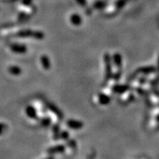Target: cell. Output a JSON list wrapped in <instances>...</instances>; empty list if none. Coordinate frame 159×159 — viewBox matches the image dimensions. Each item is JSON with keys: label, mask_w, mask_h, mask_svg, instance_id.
I'll return each mask as SVG.
<instances>
[{"label": "cell", "mask_w": 159, "mask_h": 159, "mask_svg": "<svg viewBox=\"0 0 159 159\" xmlns=\"http://www.w3.org/2000/svg\"><path fill=\"white\" fill-rule=\"evenodd\" d=\"M5 125H4L3 124H0V134H1L3 132V130H4V129H5Z\"/></svg>", "instance_id": "obj_18"}, {"label": "cell", "mask_w": 159, "mask_h": 159, "mask_svg": "<svg viewBox=\"0 0 159 159\" xmlns=\"http://www.w3.org/2000/svg\"><path fill=\"white\" fill-rule=\"evenodd\" d=\"M67 125L69 128L75 129V130H78V129L82 128L83 127V123L80 121L75 120V119H70L67 122Z\"/></svg>", "instance_id": "obj_1"}, {"label": "cell", "mask_w": 159, "mask_h": 159, "mask_svg": "<svg viewBox=\"0 0 159 159\" xmlns=\"http://www.w3.org/2000/svg\"><path fill=\"white\" fill-rule=\"evenodd\" d=\"M50 119H48V118H43L42 119V120H41V124L43 126L47 127V126H49V124H50Z\"/></svg>", "instance_id": "obj_13"}, {"label": "cell", "mask_w": 159, "mask_h": 159, "mask_svg": "<svg viewBox=\"0 0 159 159\" xmlns=\"http://www.w3.org/2000/svg\"><path fill=\"white\" fill-rule=\"evenodd\" d=\"M26 114L30 119H35L37 116V112L33 106H28L26 108Z\"/></svg>", "instance_id": "obj_7"}, {"label": "cell", "mask_w": 159, "mask_h": 159, "mask_svg": "<svg viewBox=\"0 0 159 159\" xmlns=\"http://www.w3.org/2000/svg\"><path fill=\"white\" fill-rule=\"evenodd\" d=\"M41 63L42 64V66L43 69H49L50 68V61H49V57L46 55H43L41 57Z\"/></svg>", "instance_id": "obj_9"}, {"label": "cell", "mask_w": 159, "mask_h": 159, "mask_svg": "<svg viewBox=\"0 0 159 159\" xmlns=\"http://www.w3.org/2000/svg\"><path fill=\"white\" fill-rule=\"evenodd\" d=\"M113 90L114 91V92L118 93V94H122L128 90V86L126 85H116L113 88Z\"/></svg>", "instance_id": "obj_6"}, {"label": "cell", "mask_w": 159, "mask_h": 159, "mask_svg": "<svg viewBox=\"0 0 159 159\" xmlns=\"http://www.w3.org/2000/svg\"><path fill=\"white\" fill-rule=\"evenodd\" d=\"M47 107H48V108L52 111V113H54V114L56 115L57 116H58L60 119L62 118V116H63L62 114H61L59 109L57 108L55 105L51 104V103H49V104L47 105Z\"/></svg>", "instance_id": "obj_8"}, {"label": "cell", "mask_w": 159, "mask_h": 159, "mask_svg": "<svg viewBox=\"0 0 159 159\" xmlns=\"http://www.w3.org/2000/svg\"><path fill=\"white\" fill-rule=\"evenodd\" d=\"M155 68L152 66H144L139 69L138 71L140 73H143V74H150V73L153 72Z\"/></svg>", "instance_id": "obj_11"}, {"label": "cell", "mask_w": 159, "mask_h": 159, "mask_svg": "<svg viewBox=\"0 0 159 159\" xmlns=\"http://www.w3.org/2000/svg\"><path fill=\"white\" fill-rule=\"evenodd\" d=\"M35 38H36L38 39H43V35L41 33H35Z\"/></svg>", "instance_id": "obj_17"}, {"label": "cell", "mask_w": 159, "mask_h": 159, "mask_svg": "<svg viewBox=\"0 0 159 159\" xmlns=\"http://www.w3.org/2000/svg\"><path fill=\"white\" fill-rule=\"evenodd\" d=\"M9 72L11 73L12 75H18L21 74V69L18 66H11L9 68Z\"/></svg>", "instance_id": "obj_12"}, {"label": "cell", "mask_w": 159, "mask_h": 159, "mask_svg": "<svg viewBox=\"0 0 159 159\" xmlns=\"http://www.w3.org/2000/svg\"><path fill=\"white\" fill-rule=\"evenodd\" d=\"M98 100L99 102L100 103L101 105H108L109 102H110L111 99L107 94H99L98 95Z\"/></svg>", "instance_id": "obj_5"}, {"label": "cell", "mask_w": 159, "mask_h": 159, "mask_svg": "<svg viewBox=\"0 0 159 159\" xmlns=\"http://www.w3.org/2000/svg\"><path fill=\"white\" fill-rule=\"evenodd\" d=\"M46 159H54V158H52V157H49V158H46Z\"/></svg>", "instance_id": "obj_19"}, {"label": "cell", "mask_w": 159, "mask_h": 159, "mask_svg": "<svg viewBox=\"0 0 159 159\" xmlns=\"http://www.w3.org/2000/svg\"><path fill=\"white\" fill-rule=\"evenodd\" d=\"M19 36L21 37H27V36H30V32H22V33H20Z\"/></svg>", "instance_id": "obj_15"}, {"label": "cell", "mask_w": 159, "mask_h": 159, "mask_svg": "<svg viewBox=\"0 0 159 159\" xmlns=\"http://www.w3.org/2000/svg\"><path fill=\"white\" fill-rule=\"evenodd\" d=\"M65 148L63 145H57V146L53 147V148H51L48 149L47 152H49V154H55V153H61V152H64Z\"/></svg>", "instance_id": "obj_4"}, {"label": "cell", "mask_w": 159, "mask_h": 159, "mask_svg": "<svg viewBox=\"0 0 159 159\" xmlns=\"http://www.w3.org/2000/svg\"><path fill=\"white\" fill-rule=\"evenodd\" d=\"M105 69H106V76L108 78L111 77V61L110 55L108 54L105 55Z\"/></svg>", "instance_id": "obj_2"}, {"label": "cell", "mask_w": 159, "mask_h": 159, "mask_svg": "<svg viewBox=\"0 0 159 159\" xmlns=\"http://www.w3.org/2000/svg\"><path fill=\"white\" fill-rule=\"evenodd\" d=\"M61 136V138H62L63 139H66H66H68L69 138L68 132H66V131H63V132L61 133V136Z\"/></svg>", "instance_id": "obj_14"}, {"label": "cell", "mask_w": 159, "mask_h": 159, "mask_svg": "<svg viewBox=\"0 0 159 159\" xmlns=\"http://www.w3.org/2000/svg\"><path fill=\"white\" fill-rule=\"evenodd\" d=\"M113 60H114V62L116 65V67H118L119 69L121 66H122V56H121L120 54L119 53H116L113 57Z\"/></svg>", "instance_id": "obj_10"}, {"label": "cell", "mask_w": 159, "mask_h": 159, "mask_svg": "<svg viewBox=\"0 0 159 159\" xmlns=\"http://www.w3.org/2000/svg\"><path fill=\"white\" fill-rule=\"evenodd\" d=\"M11 49L13 52L18 53V54H23L26 52L27 48L25 45H20V44H13L11 46Z\"/></svg>", "instance_id": "obj_3"}, {"label": "cell", "mask_w": 159, "mask_h": 159, "mask_svg": "<svg viewBox=\"0 0 159 159\" xmlns=\"http://www.w3.org/2000/svg\"><path fill=\"white\" fill-rule=\"evenodd\" d=\"M159 59V58H158ZM158 68H159V60H158Z\"/></svg>", "instance_id": "obj_20"}, {"label": "cell", "mask_w": 159, "mask_h": 159, "mask_svg": "<svg viewBox=\"0 0 159 159\" xmlns=\"http://www.w3.org/2000/svg\"><path fill=\"white\" fill-rule=\"evenodd\" d=\"M54 134H55V136H59V128H58V127H57V126L54 127Z\"/></svg>", "instance_id": "obj_16"}]
</instances>
